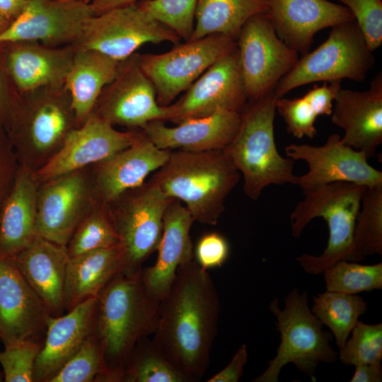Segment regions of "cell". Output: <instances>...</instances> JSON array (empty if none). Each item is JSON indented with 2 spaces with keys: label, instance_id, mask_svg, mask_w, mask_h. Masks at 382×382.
I'll return each mask as SVG.
<instances>
[{
  "label": "cell",
  "instance_id": "45",
  "mask_svg": "<svg viewBox=\"0 0 382 382\" xmlns=\"http://www.w3.org/2000/svg\"><path fill=\"white\" fill-rule=\"evenodd\" d=\"M20 100V94L7 70L0 50V123L8 131Z\"/></svg>",
  "mask_w": 382,
  "mask_h": 382
},
{
  "label": "cell",
  "instance_id": "41",
  "mask_svg": "<svg viewBox=\"0 0 382 382\" xmlns=\"http://www.w3.org/2000/svg\"><path fill=\"white\" fill-rule=\"evenodd\" d=\"M276 112L286 126L287 132L301 139L313 138L317 130L315 122L318 117L303 96L294 98L282 97L276 100Z\"/></svg>",
  "mask_w": 382,
  "mask_h": 382
},
{
  "label": "cell",
  "instance_id": "21",
  "mask_svg": "<svg viewBox=\"0 0 382 382\" xmlns=\"http://www.w3.org/2000/svg\"><path fill=\"white\" fill-rule=\"evenodd\" d=\"M265 14L277 36L303 55L320 30L354 20L345 6L328 0H265Z\"/></svg>",
  "mask_w": 382,
  "mask_h": 382
},
{
  "label": "cell",
  "instance_id": "1",
  "mask_svg": "<svg viewBox=\"0 0 382 382\" xmlns=\"http://www.w3.org/2000/svg\"><path fill=\"white\" fill-rule=\"evenodd\" d=\"M220 300L207 270L193 259L180 266L160 304L152 342L190 382L206 373L218 328Z\"/></svg>",
  "mask_w": 382,
  "mask_h": 382
},
{
  "label": "cell",
  "instance_id": "29",
  "mask_svg": "<svg viewBox=\"0 0 382 382\" xmlns=\"http://www.w3.org/2000/svg\"><path fill=\"white\" fill-rule=\"evenodd\" d=\"M123 253L120 245L70 257L64 288V308L98 297L106 285L122 272Z\"/></svg>",
  "mask_w": 382,
  "mask_h": 382
},
{
  "label": "cell",
  "instance_id": "31",
  "mask_svg": "<svg viewBox=\"0 0 382 382\" xmlns=\"http://www.w3.org/2000/svg\"><path fill=\"white\" fill-rule=\"evenodd\" d=\"M266 10L265 0H198L189 40L216 34L236 40L247 21Z\"/></svg>",
  "mask_w": 382,
  "mask_h": 382
},
{
  "label": "cell",
  "instance_id": "49",
  "mask_svg": "<svg viewBox=\"0 0 382 382\" xmlns=\"http://www.w3.org/2000/svg\"><path fill=\"white\" fill-rule=\"evenodd\" d=\"M27 0H0V18L9 26L21 13Z\"/></svg>",
  "mask_w": 382,
  "mask_h": 382
},
{
  "label": "cell",
  "instance_id": "3",
  "mask_svg": "<svg viewBox=\"0 0 382 382\" xmlns=\"http://www.w3.org/2000/svg\"><path fill=\"white\" fill-rule=\"evenodd\" d=\"M241 173L224 150H171L149 179L168 197L183 202L194 221L215 225Z\"/></svg>",
  "mask_w": 382,
  "mask_h": 382
},
{
  "label": "cell",
  "instance_id": "6",
  "mask_svg": "<svg viewBox=\"0 0 382 382\" xmlns=\"http://www.w3.org/2000/svg\"><path fill=\"white\" fill-rule=\"evenodd\" d=\"M79 127L65 87H42L20 94L8 135L18 165L35 173Z\"/></svg>",
  "mask_w": 382,
  "mask_h": 382
},
{
  "label": "cell",
  "instance_id": "4",
  "mask_svg": "<svg viewBox=\"0 0 382 382\" xmlns=\"http://www.w3.org/2000/svg\"><path fill=\"white\" fill-rule=\"evenodd\" d=\"M366 187L335 182L303 190L304 198L290 215L291 233L299 237L316 217H322L328 227L327 246L320 255L303 254L296 258L306 272L323 273L340 260H364L356 251L354 231L356 217Z\"/></svg>",
  "mask_w": 382,
  "mask_h": 382
},
{
  "label": "cell",
  "instance_id": "23",
  "mask_svg": "<svg viewBox=\"0 0 382 382\" xmlns=\"http://www.w3.org/2000/svg\"><path fill=\"white\" fill-rule=\"evenodd\" d=\"M331 121L344 131L342 141L373 157L382 143V73L364 91L341 88L334 100Z\"/></svg>",
  "mask_w": 382,
  "mask_h": 382
},
{
  "label": "cell",
  "instance_id": "22",
  "mask_svg": "<svg viewBox=\"0 0 382 382\" xmlns=\"http://www.w3.org/2000/svg\"><path fill=\"white\" fill-rule=\"evenodd\" d=\"M7 70L19 93L42 87H62L72 66L76 49L69 45L50 47L38 42L0 43Z\"/></svg>",
  "mask_w": 382,
  "mask_h": 382
},
{
  "label": "cell",
  "instance_id": "10",
  "mask_svg": "<svg viewBox=\"0 0 382 382\" xmlns=\"http://www.w3.org/2000/svg\"><path fill=\"white\" fill-rule=\"evenodd\" d=\"M236 46L230 37L210 35L178 43L164 53L138 54V62L154 87L158 104L167 106Z\"/></svg>",
  "mask_w": 382,
  "mask_h": 382
},
{
  "label": "cell",
  "instance_id": "14",
  "mask_svg": "<svg viewBox=\"0 0 382 382\" xmlns=\"http://www.w3.org/2000/svg\"><path fill=\"white\" fill-rule=\"evenodd\" d=\"M94 202L89 166L39 183L37 235L66 246Z\"/></svg>",
  "mask_w": 382,
  "mask_h": 382
},
{
  "label": "cell",
  "instance_id": "32",
  "mask_svg": "<svg viewBox=\"0 0 382 382\" xmlns=\"http://www.w3.org/2000/svg\"><path fill=\"white\" fill-rule=\"evenodd\" d=\"M366 307V301L359 295L326 290L313 298L311 310L331 330L340 349Z\"/></svg>",
  "mask_w": 382,
  "mask_h": 382
},
{
  "label": "cell",
  "instance_id": "53",
  "mask_svg": "<svg viewBox=\"0 0 382 382\" xmlns=\"http://www.w3.org/2000/svg\"><path fill=\"white\" fill-rule=\"evenodd\" d=\"M1 375H0V381H1Z\"/></svg>",
  "mask_w": 382,
  "mask_h": 382
},
{
  "label": "cell",
  "instance_id": "46",
  "mask_svg": "<svg viewBox=\"0 0 382 382\" xmlns=\"http://www.w3.org/2000/svg\"><path fill=\"white\" fill-rule=\"evenodd\" d=\"M341 88L340 81L323 82L321 86L314 85L303 96L318 116L330 115L333 102Z\"/></svg>",
  "mask_w": 382,
  "mask_h": 382
},
{
  "label": "cell",
  "instance_id": "12",
  "mask_svg": "<svg viewBox=\"0 0 382 382\" xmlns=\"http://www.w3.org/2000/svg\"><path fill=\"white\" fill-rule=\"evenodd\" d=\"M238 60L248 100L273 92L295 65L299 54L277 35L265 13L249 18L236 40Z\"/></svg>",
  "mask_w": 382,
  "mask_h": 382
},
{
  "label": "cell",
  "instance_id": "11",
  "mask_svg": "<svg viewBox=\"0 0 382 382\" xmlns=\"http://www.w3.org/2000/svg\"><path fill=\"white\" fill-rule=\"evenodd\" d=\"M180 40L174 31L135 3L89 18L73 45L96 50L122 62L144 44L170 42L176 45Z\"/></svg>",
  "mask_w": 382,
  "mask_h": 382
},
{
  "label": "cell",
  "instance_id": "48",
  "mask_svg": "<svg viewBox=\"0 0 382 382\" xmlns=\"http://www.w3.org/2000/svg\"><path fill=\"white\" fill-rule=\"evenodd\" d=\"M351 382H381L382 367L381 363L361 364L355 365Z\"/></svg>",
  "mask_w": 382,
  "mask_h": 382
},
{
  "label": "cell",
  "instance_id": "16",
  "mask_svg": "<svg viewBox=\"0 0 382 382\" xmlns=\"http://www.w3.org/2000/svg\"><path fill=\"white\" fill-rule=\"evenodd\" d=\"M288 158L307 163L308 170L298 176L302 191L335 182L365 187L382 185V172L371 166L365 153L345 144L341 136L331 134L321 146L291 144L285 147Z\"/></svg>",
  "mask_w": 382,
  "mask_h": 382
},
{
  "label": "cell",
  "instance_id": "40",
  "mask_svg": "<svg viewBox=\"0 0 382 382\" xmlns=\"http://www.w3.org/2000/svg\"><path fill=\"white\" fill-rule=\"evenodd\" d=\"M42 345L37 340H22L4 345L0 364L6 382H33L34 366Z\"/></svg>",
  "mask_w": 382,
  "mask_h": 382
},
{
  "label": "cell",
  "instance_id": "8",
  "mask_svg": "<svg viewBox=\"0 0 382 382\" xmlns=\"http://www.w3.org/2000/svg\"><path fill=\"white\" fill-rule=\"evenodd\" d=\"M375 64L373 52L355 20L331 28L328 38L301 56L277 84V98L299 86L315 82L349 79L363 81Z\"/></svg>",
  "mask_w": 382,
  "mask_h": 382
},
{
  "label": "cell",
  "instance_id": "18",
  "mask_svg": "<svg viewBox=\"0 0 382 382\" xmlns=\"http://www.w3.org/2000/svg\"><path fill=\"white\" fill-rule=\"evenodd\" d=\"M140 129L120 131L91 112L67 137L58 153L34 173L41 183L104 161L132 145Z\"/></svg>",
  "mask_w": 382,
  "mask_h": 382
},
{
  "label": "cell",
  "instance_id": "36",
  "mask_svg": "<svg viewBox=\"0 0 382 382\" xmlns=\"http://www.w3.org/2000/svg\"><path fill=\"white\" fill-rule=\"evenodd\" d=\"M326 290L357 294L382 289V263L361 265L340 260L323 272Z\"/></svg>",
  "mask_w": 382,
  "mask_h": 382
},
{
  "label": "cell",
  "instance_id": "52",
  "mask_svg": "<svg viewBox=\"0 0 382 382\" xmlns=\"http://www.w3.org/2000/svg\"><path fill=\"white\" fill-rule=\"evenodd\" d=\"M62 1L79 2V3H83V4H90L91 3V0H62Z\"/></svg>",
  "mask_w": 382,
  "mask_h": 382
},
{
  "label": "cell",
  "instance_id": "34",
  "mask_svg": "<svg viewBox=\"0 0 382 382\" xmlns=\"http://www.w3.org/2000/svg\"><path fill=\"white\" fill-rule=\"evenodd\" d=\"M120 245L107 205L95 200L72 233L66 249L69 257Z\"/></svg>",
  "mask_w": 382,
  "mask_h": 382
},
{
  "label": "cell",
  "instance_id": "51",
  "mask_svg": "<svg viewBox=\"0 0 382 382\" xmlns=\"http://www.w3.org/2000/svg\"><path fill=\"white\" fill-rule=\"evenodd\" d=\"M8 26L0 18V35L5 31Z\"/></svg>",
  "mask_w": 382,
  "mask_h": 382
},
{
  "label": "cell",
  "instance_id": "7",
  "mask_svg": "<svg viewBox=\"0 0 382 382\" xmlns=\"http://www.w3.org/2000/svg\"><path fill=\"white\" fill-rule=\"evenodd\" d=\"M270 308L274 315L281 341L274 357L253 382H277L284 366L293 364L313 378L320 363H332L337 354L330 344V335L308 306V295L294 288L285 299L283 309L274 299Z\"/></svg>",
  "mask_w": 382,
  "mask_h": 382
},
{
  "label": "cell",
  "instance_id": "43",
  "mask_svg": "<svg viewBox=\"0 0 382 382\" xmlns=\"http://www.w3.org/2000/svg\"><path fill=\"white\" fill-rule=\"evenodd\" d=\"M194 260L202 269L207 270L221 267L227 260L230 246L227 239L218 232L202 236L194 248Z\"/></svg>",
  "mask_w": 382,
  "mask_h": 382
},
{
  "label": "cell",
  "instance_id": "37",
  "mask_svg": "<svg viewBox=\"0 0 382 382\" xmlns=\"http://www.w3.org/2000/svg\"><path fill=\"white\" fill-rule=\"evenodd\" d=\"M108 374L103 350L95 329L76 353L48 382L105 381Z\"/></svg>",
  "mask_w": 382,
  "mask_h": 382
},
{
  "label": "cell",
  "instance_id": "17",
  "mask_svg": "<svg viewBox=\"0 0 382 382\" xmlns=\"http://www.w3.org/2000/svg\"><path fill=\"white\" fill-rule=\"evenodd\" d=\"M94 15L91 3L27 0L21 13L0 35V43L34 41L50 47L74 45L85 22Z\"/></svg>",
  "mask_w": 382,
  "mask_h": 382
},
{
  "label": "cell",
  "instance_id": "24",
  "mask_svg": "<svg viewBox=\"0 0 382 382\" xmlns=\"http://www.w3.org/2000/svg\"><path fill=\"white\" fill-rule=\"evenodd\" d=\"M98 297L89 298L64 316H50L46 335L36 358L33 381L48 382L76 353L96 329Z\"/></svg>",
  "mask_w": 382,
  "mask_h": 382
},
{
  "label": "cell",
  "instance_id": "42",
  "mask_svg": "<svg viewBox=\"0 0 382 382\" xmlns=\"http://www.w3.org/2000/svg\"><path fill=\"white\" fill-rule=\"evenodd\" d=\"M353 15L370 50L374 52L382 44L381 0H337Z\"/></svg>",
  "mask_w": 382,
  "mask_h": 382
},
{
  "label": "cell",
  "instance_id": "25",
  "mask_svg": "<svg viewBox=\"0 0 382 382\" xmlns=\"http://www.w3.org/2000/svg\"><path fill=\"white\" fill-rule=\"evenodd\" d=\"M241 118L240 112L223 111L189 119L175 127H168L161 120L151 121L142 131L161 149L224 150L236 134Z\"/></svg>",
  "mask_w": 382,
  "mask_h": 382
},
{
  "label": "cell",
  "instance_id": "47",
  "mask_svg": "<svg viewBox=\"0 0 382 382\" xmlns=\"http://www.w3.org/2000/svg\"><path fill=\"white\" fill-rule=\"evenodd\" d=\"M248 359V352L245 344L240 346L230 362L220 371L212 376L207 382H238L243 374L244 367Z\"/></svg>",
  "mask_w": 382,
  "mask_h": 382
},
{
  "label": "cell",
  "instance_id": "39",
  "mask_svg": "<svg viewBox=\"0 0 382 382\" xmlns=\"http://www.w3.org/2000/svg\"><path fill=\"white\" fill-rule=\"evenodd\" d=\"M198 0H139L140 8L174 31L180 39H190Z\"/></svg>",
  "mask_w": 382,
  "mask_h": 382
},
{
  "label": "cell",
  "instance_id": "44",
  "mask_svg": "<svg viewBox=\"0 0 382 382\" xmlns=\"http://www.w3.org/2000/svg\"><path fill=\"white\" fill-rule=\"evenodd\" d=\"M18 168L8 132L0 123V214Z\"/></svg>",
  "mask_w": 382,
  "mask_h": 382
},
{
  "label": "cell",
  "instance_id": "50",
  "mask_svg": "<svg viewBox=\"0 0 382 382\" xmlns=\"http://www.w3.org/2000/svg\"><path fill=\"white\" fill-rule=\"evenodd\" d=\"M139 0H93L91 6L96 15L100 14L112 8L135 4Z\"/></svg>",
  "mask_w": 382,
  "mask_h": 382
},
{
  "label": "cell",
  "instance_id": "2",
  "mask_svg": "<svg viewBox=\"0 0 382 382\" xmlns=\"http://www.w3.org/2000/svg\"><path fill=\"white\" fill-rule=\"evenodd\" d=\"M141 271L120 273L98 296L96 331L109 369L107 382H115L137 344L158 325L161 301L147 290Z\"/></svg>",
  "mask_w": 382,
  "mask_h": 382
},
{
  "label": "cell",
  "instance_id": "33",
  "mask_svg": "<svg viewBox=\"0 0 382 382\" xmlns=\"http://www.w3.org/2000/svg\"><path fill=\"white\" fill-rule=\"evenodd\" d=\"M115 382H190L160 352L149 337L134 347L124 369Z\"/></svg>",
  "mask_w": 382,
  "mask_h": 382
},
{
  "label": "cell",
  "instance_id": "19",
  "mask_svg": "<svg viewBox=\"0 0 382 382\" xmlns=\"http://www.w3.org/2000/svg\"><path fill=\"white\" fill-rule=\"evenodd\" d=\"M170 153V150L158 148L140 129L132 145L89 166L95 200L108 205L141 186L166 162Z\"/></svg>",
  "mask_w": 382,
  "mask_h": 382
},
{
  "label": "cell",
  "instance_id": "5",
  "mask_svg": "<svg viewBox=\"0 0 382 382\" xmlns=\"http://www.w3.org/2000/svg\"><path fill=\"white\" fill-rule=\"evenodd\" d=\"M276 100L272 92L247 103L241 113L236 134L224 149L243 175V192L253 200H257L270 185H297L294 161L283 157L275 144Z\"/></svg>",
  "mask_w": 382,
  "mask_h": 382
},
{
  "label": "cell",
  "instance_id": "9",
  "mask_svg": "<svg viewBox=\"0 0 382 382\" xmlns=\"http://www.w3.org/2000/svg\"><path fill=\"white\" fill-rule=\"evenodd\" d=\"M174 199L149 180L107 205L123 253L122 273L136 274L157 250L165 212Z\"/></svg>",
  "mask_w": 382,
  "mask_h": 382
},
{
  "label": "cell",
  "instance_id": "28",
  "mask_svg": "<svg viewBox=\"0 0 382 382\" xmlns=\"http://www.w3.org/2000/svg\"><path fill=\"white\" fill-rule=\"evenodd\" d=\"M34 173L21 166L0 214V257H13L37 236V195Z\"/></svg>",
  "mask_w": 382,
  "mask_h": 382
},
{
  "label": "cell",
  "instance_id": "30",
  "mask_svg": "<svg viewBox=\"0 0 382 382\" xmlns=\"http://www.w3.org/2000/svg\"><path fill=\"white\" fill-rule=\"evenodd\" d=\"M75 47L64 87L80 127L93 112L103 88L115 77L120 62L96 50Z\"/></svg>",
  "mask_w": 382,
  "mask_h": 382
},
{
  "label": "cell",
  "instance_id": "13",
  "mask_svg": "<svg viewBox=\"0 0 382 382\" xmlns=\"http://www.w3.org/2000/svg\"><path fill=\"white\" fill-rule=\"evenodd\" d=\"M92 112L114 127L128 129H143L150 122H165L168 117V105L158 104L137 53L120 62L115 77L100 93Z\"/></svg>",
  "mask_w": 382,
  "mask_h": 382
},
{
  "label": "cell",
  "instance_id": "15",
  "mask_svg": "<svg viewBox=\"0 0 382 382\" xmlns=\"http://www.w3.org/2000/svg\"><path fill=\"white\" fill-rule=\"evenodd\" d=\"M175 103L167 121L175 124L218 112L241 113L248 100L237 46L209 66Z\"/></svg>",
  "mask_w": 382,
  "mask_h": 382
},
{
  "label": "cell",
  "instance_id": "26",
  "mask_svg": "<svg viewBox=\"0 0 382 382\" xmlns=\"http://www.w3.org/2000/svg\"><path fill=\"white\" fill-rule=\"evenodd\" d=\"M193 222L188 209L177 199L165 212L157 260L154 265L141 271L147 290L160 301L169 291L178 268L194 259L190 236Z\"/></svg>",
  "mask_w": 382,
  "mask_h": 382
},
{
  "label": "cell",
  "instance_id": "38",
  "mask_svg": "<svg viewBox=\"0 0 382 382\" xmlns=\"http://www.w3.org/2000/svg\"><path fill=\"white\" fill-rule=\"evenodd\" d=\"M339 357L345 365L381 363L382 359V323L366 324L358 321Z\"/></svg>",
  "mask_w": 382,
  "mask_h": 382
},
{
  "label": "cell",
  "instance_id": "20",
  "mask_svg": "<svg viewBox=\"0 0 382 382\" xmlns=\"http://www.w3.org/2000/svg\"><path fill=\"white\" fill-rule=\"evenodd\" d=\"M52 316L13 257H0V340H37Z\"/></svg>",
  "mask_w": 382,
  "mask_h": 382
},
{
  "label": "cell",
  "instance_id": "27",
  "mask_svg": "<svg viewBox=\"0 0 382 382\" xmlns=\"http://www.w3.org/2000/svg\"><path fill=\"white\" fill-rule=\"evenodd\" d=\"M69 257L66 246L37 235L13 257L25 279L54 316L65 309L64 288Z\"/></svg>",
  "mask_w": 382,
  "mask_h": 382
},
{
  "label": "cell",
  "instance_id": "35",
  "mask_svg": "<svg viewBox=\"0 0 382 382\" xmlns=\"http://www.w3.org/2000/svg\"><path fill=\"white\" fill-rule=\"evenodd\" d=\"M354 243L362 257L382 255V185L366 187L356 217Z\"/></svg>",
  "mask_w": 382,
  "mask_h": 382
}]
</instances>
